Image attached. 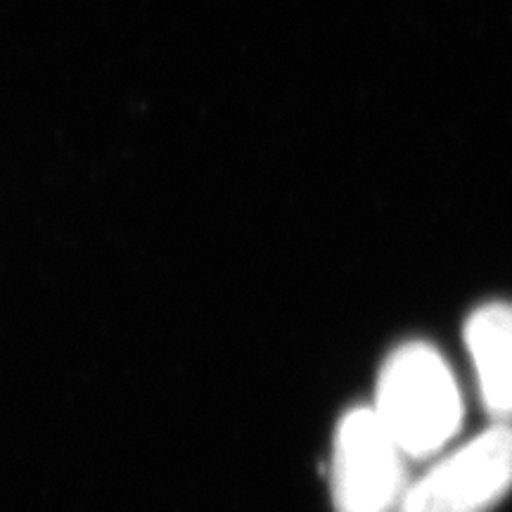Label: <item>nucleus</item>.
Segmentation results:
<instances>
[{"mask_svg":"<svg viewBox=\"0 0 512 512\" xmlns=\"http://www.w3.org/2000/svg\"><path fill=\"white\" fill-rule=\"evenodd\" d=\"M373 408L408 458L437 456L463 425L456 377L425 342L401 344L387 356Z\"/></svg>","mask_w":512,"mask_h":512,"instance_id":"obj_1","label":"nucleus"},{"mask_svg":"<svg viewBox=\"0 0 512 512\" xmlns=\"http://www.w3.org/2000/svg\"><path fill=\"white\" fill-rule=\"evenodd\" d=\"M408 456L373 406L351 408L332 437L330 494L335 512H399Z\"/></svg>","mask_w":512,"mask_h":512,"instance_id":"obj_2","label":"nucleus"},{"mask_svg":"<svg viewBox=\"0 0 512 512\" xmlns=\"http://www.w3.org/2000/svg\"><path fill=\"white\" fill-rule=\"evenodd\" d=\"M512 489V425H494L408 486L399 512H489Z\"/></svg>","mask_w":512,"mask_h":512,"instance_id":"obj_3","label":"nucleus"},{"mask_svg":"<svg viewBox=\"0 0 512 512\" xmlns=\"http://www.w3.org/2000/svg\"><path fill=\"white\" fill-rule=\"evenodd\" d=\"M465 347L475 363L486 413L512 425V304L491 302L465 320Z\"/></svg>","mask_w":512,"mask_h":512,"instance_id":"obj_4","label":"nucleus"}]
</instances>
